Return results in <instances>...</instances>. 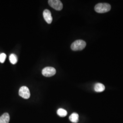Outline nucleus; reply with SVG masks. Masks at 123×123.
I'll list each match as a JSON object with an SVG mask.
<instances>
[{"instance_id":"f257e3e1","label":"nucleus","mask_w":123,"mask_h":123,"mask_svg":"<svg viewBox=\"0 0 123 123\" xmlns=\"http://www.w3.org/2000/svg\"><path fill=\"white\" fill-rule=\"evenodd\" d=\"M111 6L106 3H100L96 5L94 7L95 11L99 13H105L110 11Z\"/></svg>"},{"instance_id":"f03ea898","label":"nucleus","mask_w":123,"mask_h":123,"mask_svg":"<svg viewBox=\"0 0 123 123\" xmlns=\"http://www.w3.org/2000/svg\"><path fill=\"white\" fill-rule=\"evenodd\" d=\"M86 46V43L82 40H78L74 41L71 46V49L73 51H80L84 49Z\"/></svg>"},{"instance_id":"7ed1b4c3","label":"nucleus","mask_w":123,"mask_h":123,"mask_svg":"<svg viewBox=\"0 0 123 123\" xmlns=\"http://www.w3.org/2000/svg\"><path fill=\"white\" fill-rule=\"evenodd\" d=\"M48 2L49 6L56 10L61 11L63 8V5L60 0H49Z\"/></svg>"},{"instance_id":"20e7f679","label":"nucleus","mask_w":123,"mask_h":123,"mask_svg":"<svg viewBox=\"0 0 123 123\" xmlns=\"http://www.w3.org/2000/svg\"><path fill=\"white\" fill-rule=\"evenodd\" d=\"M42 74L45 76L47 77H50L53 76V75L55 74L56 73V69L51 67H48L44 68L42 70Z\"/></svg>"},{"instance_id":"39448f33","label":"nucleus","mask_w":123,"mask_h":123,"mask_svg":"<svg viewBox=\"0 0 123 123\" xmlns=\"http://www.w3.org/2000/svg\"><path fill=\"white\" fill-rule=\"evenodd\" d=\"M19 95L24 99H28L30 97L29 88L26 86H22L19 89Z\"/></svg>"},{"instance_id":"423d86ee","label":"nucleus","mask_w":123,"mask_h":123,"mask_svg":"<svg viewBox=\"0 0 123 123\" xmlns=\"http://www.w3.org/2000/svg\"><path fill=\"white\" fill-rule=\"evenodd\" d=\"M43 16L45 21L48 24H51L53 21V18L51 12L48 9L45 10L43 12Z\"/></svg>"},{"instance_id":"0eeeda50","label":"nucleus","mask_w":123,"mask_h":123,"mask_svg":"<svg viewBox=\"0 0 123 123\" xmlns=\"http://www.w3.org/2000/svg\"><path fill=\"white\" fill-rule=\"evenodd\" d=\"M105 86L103 84L99 83H96L94 86V90L96 92H102L105 90Z\"/></svg>"},{"instance_id":"6e6552de","label":"nucleus","mask_w":123,"mask_h":123,"mask_svg":"<svg viewBox=\"0 0 123 123\" xmlns=\"http://www.w3.org/2000/svg\"><path fill=\"white\" fill-rule=\"evenodd\" d=\"M10 115L7 113H4L0 117V123H9Z\"/></svg>"},{"instance_id":"1a4fd4ad","label":"nucleus","mask_w":123,"mask_h":123,"mask_svg":"<svg viewBox=\"0 0 123 123\" xmlns=\"http://www.w3.org/2000/svg\"><path fill=\"white\" fill-rule=\"evenodd\" d=\"M69 119L73 123H78L79 120V115L76 113H74L72 114H71Z\"/></svg>"},{"instance_id":"9d476101","label":"nucleus","mask_w":123,"mask_h":123,"mask_svg":"<svg viewBox=\"0 0 123 123\" xmlns=\"http://www.w3.org/2000/svg\"><path fill=\"white\" fill-rule=\"evenodd\" d=\"M9 60L12 64H15L18 62V57L15 54L12 53L9 56Z\"/></svg>"},{"instance_id":"9b49d317","label":"nucleus","mask_w":123,"mask_h":123,"mask_svg":"<svg viewBox=\"0 0 123 123\" xmlns=\"http://www.w3.org/2000/svg\"><path fill=\"white\" fill-rule=\"evenodd\" d=\"M57 114L59 116L62 117H65L67 115V111L63 109H59L57 111Z\"/></svg>"},{"instance_id":"f8f14e48","label":"nucleus","mask_w":123,"mask_h":123,"mask_svg":"<svg viewBox=\"0 0 123 123\" xmlns=\"http://www.w3.org/2000/svg\"><path fill=\"white\" fill-rule=\"evenodd\" d=\"M6 57V55L4 53L0 54V62L4 63Z\"/></svg>"}]
</instances>
